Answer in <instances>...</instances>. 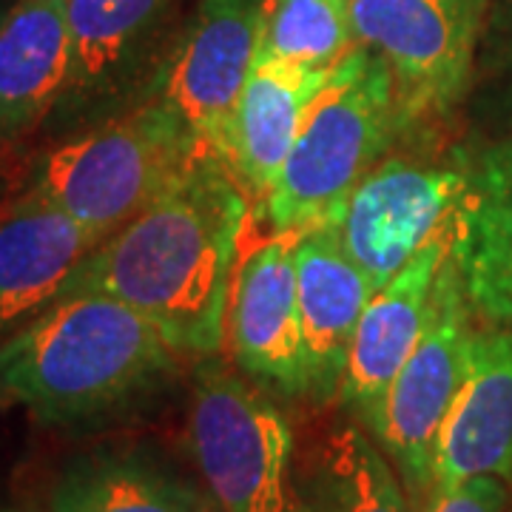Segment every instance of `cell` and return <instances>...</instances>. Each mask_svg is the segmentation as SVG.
I'll return each instance as SVG.
<instances>
[{"label": "cell", "mask_w": 512, "mask_h": 512, "mask_svg": "<svg viewBox=\"0 0 512 512\" xmlns=\"http://www.w3.org/2000/svg\"><path fill=\"white\" fill-rule=\"evenodd\" d=\"M208 512H217V510H214V507H211V510H208Z\"/></svg>", "instance_id": "obj_23"}, {"label": "cell", "mask_w": 512, "mask_h": 512, "mask_svg": "<svg viewBox=\"0 0 512 512\" xmlns=\"http://www.w3.org/2000/svg\"><path fill=\"white\" fill-rule=\"evenodd\" d=\"M356 49L348 0H265L262 55L333 69Z\"/></svg>", "instance_id": "obj_20"}, {"label": "cell", "mask_w": 512, "mask_h": 512, "mask_svg": "<svg viewBox=\"0 0 512 512\" xmlns=\"http://www.w3.org/2000/svg\"><path fill=\"white\" fill-rule=\"evenodd\" d=\"M0 15H3V12H0Z\"/></svg>", "instance_id": "obj_25"}, {"label": "cell", "mask_w": 512, "mask_h": 512, "mask_svg": "<svg viewBox=\"0 0 512 512\" xmlns=\"http://www.w3.org/2000/svg\"><path fill=\"white\" fill-rule=\"evenodd\" d=\"M359 46L384 60L399 120L447 111L470 80L481 0H348Z\"/></svg>", "instance_id": "obj_7"}, {"label": "cell", "mask_w": 512, "mask_h": 512, "mask_svg": "<svg viewBox=\"0 0 512 512\" xmlns=\"http://www.w3.org/2000/svg\"><path fill=\"white\" fill-rule=\"evenodd\" d=\"M399 123L390 69L382 57L359 46L313 100L256 217L271 231L336 222Z\"/></svg>", "instance_id": "obj_4"}, {"label": "cell", "mask_w": 512, "mask_h": 512, "mask_svg": "<svg viewBox=\"0 0 512 512\" xmlns=\"http://www.w3.org/2000/svg\"><path fill=\"white\" fill-rule=\"evenodd\" d=\"M262 20L265 0H202L154 92L225 163L239 97L262 46Z\"/></svg>", "instance_id": "obj_10"}, {"label": "cell", "mask_w": 512, "mask_h": 512, "mask_svg": "<svg viewBox=\"0 0 512 512\" xmlns=\"http://www.w3.org/2000/svg\"><path fill=\"white\" fill-rule=\"evenodd\" d=\"M188 453L217 512H302L291 424L274 396L220 353L194 370Z\"/></svg>", "instance_id": "obj_5"}, {"label": "cell", "mask_w": 512, "mask_h": 512, "mask_svg": "<svg viewBox=\"0 0 512 512\" xmlns=\"http://www.w3.org/2000/svg\"><path fill=\"white\" fill-rule=\"evenodd\" d=\"M183 362L126 302L69 293L0 339V407L43 424H94L140 407Z\"/></svg>", "instance_id": "obj_2"}, {"label": "cell", "mask_w": 512, "mask_h": 512, "mask_svg": "<svg viewBox=\"0 0 512 512\" xmlns=\"http://www.w3.org/2000/svg\"><path fill=\"white\" fill-rule=\"evenodd\" d=\"M205 493L140 453H97L69 464L43 512H208Z\"/></svg>", "instance_id": "obj_18"}, {"label": "cell", "mask_w": 512, "mask_h": 512, "mask_svg": "<svg viewBox=\"0 0 512 512\" xmlns=\"http://www.w3.org/2000/svg\"><path fill=\"white\" fill-rule=\"evenodd\" d=\"M476 476L512 484V322L473 330L467 370L436 444L433 490Z\"/></svg>", "instance_id": "obj_12"}, {"label": "cell", "mask_w": 512, "mask_h": 512, "mask_svg": "<svg viewBox=\"0 0 512 512\" xmlns=\"http://www.w3.org/2000/svg\"><path fill=\"white\" fill-rule=\"evenodd\" d=\"M299 316L311 365V399H339L350 348L376 288L350 259L333 222L305 228L296 248Z\"/></svg>", "instance_id": "obj_13"}, {"label": "cell", "mask_w": 512, "mask_h": 512, "mask_svg": "<svg viewBox=\"0 0 512 512\" xmlns=\"http://www.w3.org/2000/svg\"><path fill=\"white\" fill-rule=\"evenodd\" d=\"M470 305L473 293L461 248L441 271L419 342L390 384L382 421L373 433L419 510L433 493L439 433L467 370L476 330Z\"/></svg>", "instance_id": "obj_6"}, {"label": "cell", "mask_w": 512, "mask_h": 512, "mask_svg": "<svg viewBox=\"0 0 512 512\" xmlns=\"http://www.w3.org/2000/svg\"><path fill=\"white\" fill-rule=\"evenodd\" d=\"M6 512H18V510H6Z\"/></svg>", "instance_id": "obj_24"}, {"label": "cell", "mask_w": 512, "mask_h": 512, "mask_svg": "<svg viewBox=\"0 0 512 512\" xmlns=\"http://www.w3.org/2000/svg\"><path fill=\"white\" fill-rule=\"evenodd\" d=\"M333 69H313L282 57H256L239 97L228 165L251 197H265L302 128L305 114L328 86Z\"/></svg>", "instance_id": "obj_16"}, {"label": "cell", "mask_w": 512, "mask_h": 512, "mask_svg": "<svg viewBox=\"0 0 512 512\" xmlns=\"http://www.w3.org/2000/svg\"><path fill=\"white\" fill-rule=\"evenodd\" d=\"M421 512H512V484L495 476H476L447 490H433Z\"/></svg>", "instance_id": "obj_22"}, {"label": "cell", "mask_w": 512, "mask_h": 512, "mask_svg": "<svg viewBox=\"0 0 512 512\" xmlns=\"http://www.w3.org/2000/svg\"><path fill=\"white\" fill-rule=\"evenodd\" d=\"M464 242L467 220L461 214L419 254L410 256L402 271L376 288L373 299L367 302L339 387V402L365 424L370 436L382 421L390 384L419 342L441 271L464 248Z\"/></svg>", "instance_id": "obj_11"}, {"label": "cell", "mask_w": 512, "mask_h": 512, "mask_svg": "<svg viewBox=\"0 0 512 512\" xmlns=\"http://www.w3.org/2000/svg\"><path fill=\"white\" fill-rule=\"evenodd\" d=\"M97 237L29 191L0 208V339L52 305Z\"/></svg>", "instance_id": "obj_14"}, {"label": "cell", "mask_w": 512, "mask_h": 512, "mask_svg": "<svg viewBox=\"0 0 512 512\" xmlns=\"http://www.w3.org/2000/svg\"><path fill=\"white\" fill-rule=\"evenodd\" d=\"M507 214V228L487 242L476 271H467L473 299H487L484 305L498 316H512V211Z\"/></svg>", "instance_id": "obj_21"}, {"label": "cell", "mask_w": 512, "mask_h": 512, "mask_svg": "<svg viewBox=\"0 0 512 512\" xmlns=\"http://www.w3.org/2000/svg\"><path fill=\"white\" fill-rule=\"evenodd\" d=\"M171 0H66L72 74L57 106L63 123L106 109L140 63Z\"/></svg>", "instance_id": "obj_17"}, {"label": "cell", "mask_w": 512, "mask_h": 512, "mask_svg": "<svg viewBox=\"0 0 512 512\" xmlns=\"http://www.w3.org/2000/svg\"><path fill=\"white\" fill-rule=\"evenodd\" d=\"M72 74L66 0H15L0 15V143L52 117Z\"/></svg>", "instance_id": "obj_15"}, {"label": "cell", "mask_w": 512, "mask_h": 512, "mask_svg": "<svg viewBox=\"0 0 512 512\" xmlns=\"http://www.w3.org/2000/svg\"><path fill=\"white\" fill-rule=\"evenodd\" d=\"M248 217L251 194L234 168L202 148L165 194L94 245L60 296L120 299L163 330L183 359L217 356Z\"/></svg>", "instance_id": "obj_1"}, {"label": "cell", "mask_w": 512, "mask_h": 512, "mask_svg": "<svg viewBox=\"0 0 512 512\" xmlns=\"http://www.w3.org/2000/svg\"><path fill=\"white\" fill-rule=\"evenodd\" d=\"M302 512H421L379 441L342 424L319 441L302 478Z\"/></svg>", "instance_id": "obj_19"}, {"label": "cell", "mask_w": 512, "mask_h": 512, "mask_svg": "<svg viewBox=\"0 0 512 512\" xmlns=\"http://www.w3.org/2000/svg\"><path fill=\"white\" fill-rule=\"evenodd\" d=\"M202 148L183 117L154 94L43 151L23 191L103 242L177 183Z\"/></svg>", "instance_id": "obj_3"}, {"label": "cell", "mask_w": 512, "mask_h": 512, "mask_svg": "<svg viewBox=\"0 0 512 512\" xmlns=\"http://www.w3.org/2000/svg\"><path fill=\"white\" fill-rule=\"evenodd\" d=\"M305 228L271 231L239 251L225 345L234 365L271 396L311 399V365L299 316L296 248Z\"/></svg>", "instance_id": "obj_8"}, {"label": "cell", "mask_w": 512, "mask_h": 512, "mask_svg": "<svg viewBox=\"0 0 512 512\" xmlns=\"http://www.w3.org/2000/svg\"><path fill=\"white\" fill-rule=\"evenodd\" d=\"M464 197L467 180L453 165L390 157L367 171L333 225L370 285L382 288L410 256L464 214Z\"/></svg>", "instance_id": "obj_9"}]
</instances>
